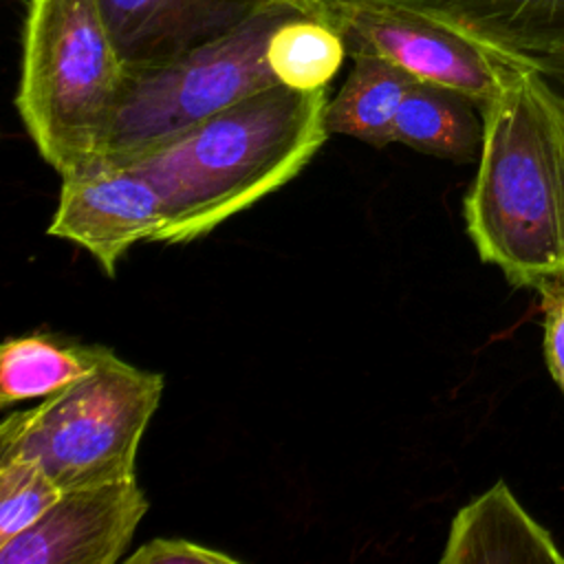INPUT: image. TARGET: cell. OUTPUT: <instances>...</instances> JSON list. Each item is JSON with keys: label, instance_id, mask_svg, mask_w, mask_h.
I'll use <instances>...</instances> for the list:
<instances>
[{"label": "cell", "instance_id": "cell-1", "mask_svg": "<svg viewBox=\"0 0 564 564\" xmlns=\"http://www.w3.org/2000/svg\"><path fill=\"white\" fill-rule=\"evenodd\" d=\"M476 178L463 200L465 227L482 262L513 286L564 275V95L542 70L505 64L480 108Z\"/></svg>", "mask_w": 564, "mask_h": 564}, {"label": "cell", "instance_id": "cell-2", "mask_svg": "<svg viewBox=\"0 0 564 564\" xmlns=\"http://www.w3.org/2000/svg\"><path fill=\"white\" fill-rule=\"evenodd\" d=\"M326 104V88L275 84L123 165L145 174L161 196L163 225L152 242L196 240L286 185L328 137Z\"/></svg>", "mask_w": 564, "mask_h": 564}, {"label": "cell", "instance_id": "cell-3", "mask_svg": "<svg viewBox=\"0 0 564 564\" xmlns=\"http://www.w3.org/2000/svg\"><path fill=\"white\" fill-rule=\"evenodd\" d=\"M126 70L99 0L26 2L15 108L62 178L93 167Z\"/></svg>", "mask_w": 564, "mask_h": 564}, {"label": "cell", "instance_id": "cell-4", "mask_svg": "<svg viewBox=\"0 0 564 564\" xmlns=\"http://www.w3.org/2000/svg\"><path fill=\"white\" fill-rule=\"evenodd\" d=\"M297 11L278 0L207 44L128 68L90 170L132 165L231 104L275 86L267 44L273 29Z\"/></svg>", "mask_w": 564, "mask_h": 564}, {"label": "cell", "instance_id": "cell-5", "mask_svg": "<svg viewBox=\"0 0 564 564\" xmlns=\"http://www.w3.org/2000/svg\"><path fill=\"white\" fill-rule=\"evenodd\" d=\"M163 397V375L99 346L97 366L0 423V456H26L62 491L137 478V452Z\"/></svg>", "mask_w": 564, "mask_h": 564}, {"label": "cell", "instance_id": "cell-6", "mask_svg": "<svg viewBox=\"0 0 564 564\" xmlns=\"http://www.w3.org/2000/svg\"><path fill=\"white\" fill-rule=\"evenodd\" d=\"M313 13L341 33L350 57H383L419 82L467 95L480 108L500 86L502 62L432 22L355 0H319Z\"/></svg>", "mask_w": 564, "mask_h": 564}, {"label": "cell", "instance_id": "cell-7", "mask_svg": "<svg viewBox=\"0 0 564 564\" xmlns=\"http://www.w3.org/2000/svg\"><path fill=\"white\" fill-rule=\"evenodd\" d=\"M145 511L137 478L68 489L35 524L0 544V562L115 564Z\"/></svg>", "mask_w": 564, "mask_h": 564}, {"label": "cell", "instance_id": "cell-8", "mask_svg": "<svg viewBox=\"0 0 564 564\" xmlns=\"http://www.w3.org/2000/svg\"><path fill=\"white\" fill-rule=\"evenodd\" d=\"M163 225V203L152 181L134 167H101L62 178L48 236L86 249L115 275L123 253L152 242Z\"/></svg>", "mask_w": 564, "mask_h": 564}, {"label": "cell", "instance_id": "cell-9", "mask_svg": "<svg viewBox=\"0 0 564 564\" xmlns=\"http://www.w3.org/2000/svg\"><path fill=\"white\" fill-rule=\"evenodd\" d=\"M355 2L386 7L432 22L465 37L496 62L509 66H527L542 73H555L564 66V0Z\"/></svg>", "mask_w": 564, "mask_h": 564}, {"label": "cell", "instance_id": "cell-10", "mask_svg": "<svg viewBox=\"0 0 564 564\" xmlns=\"http://www.w3.org/2000/svg\"><path fill=\"white\" fill-rule=\"evenodd\" d=\"M278 0H99L126 68L150 66L207 44Z\"/></svg>", "mask_w": 564, "mask_h": 564}, {"label": "cell", "instance_id": "cell-11", "mask_svg": "<svg viewBox=\"0 0 564 564\" xmlns=\"http://www.w3.org/2000/svg\"><path fill=\"white\" fill-rule=\"evenodd\" d=\"M564 564L551 533L533 520L505 480L458 509L441 564Z\"/></svg>", "mask_w": 564, "mask_h": 564}, {"label": "cell", "instance_id": "cell-12", "mask_svg": "<svg viewBox=\"0 0 564 564\" xmlns=\"http://www.w3.org/2000/svg\"><path fill=\"white\" fill-rule=\"evenodd\" d=\"M482 134V110L474 99L419 79L408 88L394 121V143L458 163L478 161Z\"/></svg>", "mask_w": 564, "mask_h": 564}, {"label": "cell", "instance_id": "cell-13", "mask_svg": "<svg viewBox=\"0 0 564 564\" xmlns=\"http://www.w3.org/2000/svg\"><path fill=\"white\" fill-rule=\"evenodd\" d=\"M416 79L377 55H352V68L326 104L328 134H348L375 148L394 143V121L408 88Z\"/></svg>", "mask_w": 564, "mask_h": 564}, {"label": "cell", "instance_id": "cell-14", "mask_svg": "<svg viewBox=\"0 0 564 564\" xmlns=\"http://www.w3.org/2000/svg\"><path fill=\"white\" fill-rule=\"evenodd\" d=\"M99 346H82L53 335L31 333L7 337L0 348V405L9 408L33 397H48L86 377Z\"/></svg>", "mask_w": 564, "mask_h": 564}, {"label": "cell", "instance_id": "cell-15", "mask_svg": "<svg viewBox=\"0 0 564 564\" xmlns=\"http://www.w3.org/2000/svg\"><path fill=\"white\" fill-rule=\"evenodd\" d=\"M346 55L341 33L322 15L304 11L286 15L267 44V62L278 84L295 90L326 88Z\"/></svg>", "mask_w": 564, "mask_h": 564}, {"label": "cell", "instance_id": "cell-16", "mask_svg": "<svg viewBox=\"0 0 564 564\" xmlns=\"http://www.w3.org/2000/svg\"><path fill=\"white\" fill-rule=\"evenodd\" d=\"M62 494L33 458L0 456V544L35 524Z\"/></svg>", "mask_w": 564, "mask_h": 564}, {"label": "cell", "instance_id": "cell-17", "mask_svg": "<svg viewBox=\"0 0 564 564\" xmlns=\"http://www.w3.org/2000/svg\"><path fill=\"white\" fill-rule=\"evenodd\" d=\"M128 564H240L238 557L185 540V538H154L141 544L126 557Z\"/></svg>", "mask_w": 564, "mask_h": 564}, {"label": "cell", "instance_id": "cell-18", "mask_svg": "<svg viewBox=\"0 0 564 564\" xmlns=\"http://www.w3.org/2000/svg\"><path fill=\"white\" fill-rule=\"evenodd\" d=\"M535 291L542 297L546 366L553 381L564 392V275L544 280Z\"/></svg>", "mask_w": 564, "mask_h": 564}, {"label": "cell", "instance_id": "cell-19", "mask_svg": "<svg viewBox=\"0 0 564 564\" xmlns=\"http://www.w3.org/2000/svg\"><path fill=\"white\" fill-rule=\"evenodd\" d=\"M284 2L295 4V7H297V9H302L304 13H313V9H315V2H317V0H284Z\"/></svg>", "mask_w": 564, "mask_h": 564}]
</instances>
